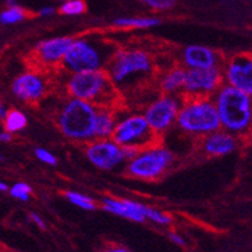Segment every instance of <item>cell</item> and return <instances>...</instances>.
Instances as JSON below:
<instances>
[{"label": "cell", "instance_id": "cell-1", "mask_svg": "<svg viewBox=\"0 0 252 252\" xmlns=\"http://www.w3.org/2000/svg\"><path fill=\"white\" fill-rule=\"evenodd\" d=\"M220 127L233 135H243L252 127V98L222 84L214 94Z\"/></svg>", "mask_w": 252, "mask_h": 252}, {"label": "cell", "instance_id": "cell-2", "mask_svg": "<svg viewBox=\"0 0 252 252\" xmlns=\"http://www.w3.org/2000/svg\"><path fill=\"white\" fill-rule=\"evenodd\" d=\"M98 106L70 96L57 113V126L67 139L88 143L95 139Z\"/></svg>", "mask_w": 252, "mask_h": 252}, {"label": "cell", "instance_id": "cell-3", "mask_svg": "<svg viewBox=\"0 0 252 252\" xmlns=\"http://www.w3.org/2000/svg\"><path fill=\"white\" fill-rule=\"evenodd\" d=\"M117 48L98 37L73 39L62 60V67L68 73L103 70Z\"/></svg>", "mask_w": 252, "mask_h": 252}, {"label": "cell", "instance_id": "cell-4", "mask_svg": "<svg viewBox=\"0 0 252 252\" xmlns=\"http://www.w3.org/2000/svg\"><path fill=\"white\" fill-rule=\"evenodd\" d=\"M66 92L72 98L87 100L98 107H112L117 98L116 87L103 70L70 73Z\"/></svg>", "mask_w": 252, "mask_h": 252}, {"label": "cell", "instance_id": "cell-5", "mask_svg": "<svg viewBox=\"0 0 252 252\" xmlns=\"http://www.w3.org/2000/svg\"><path fill=\"white\" fill-rule=\"evenodd\" d=\"M175 125L189 135L203 138L220 129V121L214 99L193 96L182 100Z\"/></svg>", "mask_w": 252, "mask_h": 252}, {"label": "cell", "instance_id": "cell-6", "mask_svg": "<svg viewBox=\"0 0 252 252\" xmlns=\"http://www.w3.org/2000/svg\"><path fill=\"white\" fill-rule=\"evenodd\" d=\"M152 58L143 49H117L107 64V71L115 87L126 88L150 76Z\"/></svg>", "mask_w": 252, "mask_h": 252}, {"label": "cell", "instance_id": "cell-7", "mask_svg": "<svg viewBox=\"0 0 252 252\" xmlns=\"http://www.w3.org/2000/svg\"><path fill=\"white\" fill-rule=\"evenodd\" d=\"M173 152L163 146L153 143L147 146L126 163V173L140 180H156L163 175L174 163Z\"/></svg>", "mask_w": 252, "mask_h": 252}, {"label": "cell", "instance_id": "cell-8", "mask_svg": "<svg viewBox=\"0 0 252 252\" xmlns=\"http://www.w3.org/2000/svg\"><path fill=\"white\" fill-rule=\"evenodd\" d=\"M156 136L146 117L142 113H133L117 120L111 139L121 147L134 146L142 150L156 143Z\"/></svg>", "mask_w": 252, "mask_h": 252}, {"label": "cell", "instance_id": "cell-9", "mask_svg": "<svg viewBox=\"0 0 252 252\" xmlns=\"http://www.w3.org/2000/svg\"><path fill=\"white\" fill-rule=\"evenodd\" d=\"M182 106V99L175 94H163L150 103L143 116L156 135L171 129L176 123L178 112Z\"/></svg>", "mask_w": 252, "mask_h": 252}, {"label": "cell", "instance_id": "cell-10", "mask_svg": "<svg viewBox=\"0 0 252 252\" xmlns=\"http://www.w3.org/2000/svg\"><path fill=\"white\" fill-rule=\"evenodd\" d=\"M224 83L221 67L213 68H187L182 93L187 98L210 96L215 94Z\"/></svg>", "mask_w": 252, "mask_h": 252}, {"label": "cell", "instance_id": "cell-11", "mask_svg": "<svg viewBox=\"0 0 252 252\" xmlns=\"http://www.w3.org/2000/svg\"><path fill=\"white\" fill-rule=\"evenodd\" d=\"M85 155L92 165L95 166L96 169L106 171L116 170L126 161L123 153V147L119 146L111 138L93 139L88 142Z\"/></svg>", "mask_w": 252, "mask_h": 252}, {"label": "cell", "instance_id": "cell-12", "mask_svg": "<svg viewBox=\"0 0 252 252\" xmlns=\"http://www.w3.org/2000/svg\"><path fill=\"white\" fill-rule=\"evenodd\" d=\"M222 77L226 85L252 98V53L232 57L222 68Z\"/></svg>", "mask_w": 252, "mask_h": 252}, {"label": "cell", "instance_id": "cell-13", "mask_svg": "<svg viewBox=\"0 0 252 252\" xmlns=\"http://www.w3.org/2000/svg\"><path fill=\"white\" fill-rule=\"evenodd\" d=\"M48 83L43 75L33 71L18 75L12 83V93L17 99L35 103L47 94Z\"/></svg>", "mask_w": 252, "mask_h": 252}, {"label": "cell", "instance_id": "cell-14", "mask_svg": "<svg viewBox=\"0 0 252 252\" xmlns=\"http://www.w3.org/2000/svg\"><path fill=\"white\" fill-rule=\"evenodd\" d=\"M102 207L108 213L130 220V221L144 222L147 220V213H148L150 206L131 201V199L104 197L102 199Z\"/></svg>", "mask_w": 252, "mask_h": 252}, {"label": "cell", "instance_id": "cell-15", "mask_svg": "<svg viewBox=\"0 0 252 252\" xmlns=\"http://www.w3.org/2000/svg\"><path fill=\"white\" fill-rule=\"evenodd\" d=\"M72 37L60 36L44 40L37 44L35 49V57L40 63L48 66H57L62 63V60L66 56L67 50L72 44Z\"/></svg>", "mask_w": 252, "mask_h": 252}, {"label": "cell", "instance_id": "cell-16", "mask_svg": "<svg viewBox=\"0 0 252 252\" xmlns=\"http://www.w3.org/2000/svg\"><path fill=\"white\" fill-rule=\"evenodd\" d=\"M186 68H213L220 67V57L215 50L203 45H188L182 53Z\"/></svg>", "mask_w": 252, "mask_h": 252}, {"label": "cell", "instance_id": "cell-17", "mask_svg": "<svg viewBox=\"0 0 252 252\" xmlns=\"http://www.w3.org/2000/svg\"><path fill=\"white\" fill-rule=\"evenodd\" d=\"M237 148L236 135L225 130H216L214 133L203 136L201 150L206 156L221 157L232 153Z\"/></svg>", "mask_w": 252, "mask_h": 252}, {"label": "cell", "instance_id": "cell-18", "mask_svg": "<svg viewBox=\"0 0 252 252\" xmlns=\"http://www.w3.org/2000/svg\"><path fill=\"white\" fill-rule=\"evenodd\" d=\"M117 123V117L112 107H98L96 111V127L95 139L111 138L115 126Z\"/></svg>", "mask_w": 252, "mask_h": 252}, {"label": "cell", "instance_id": "cell-19", "mask_svg": "<svg viewBox=\"0 0 252 252\" xmlns=\"http://www.w3.org/2000/svg\"><path fill=\"white\" fill-rule=\"evenodd\" d=\"M186 79V68L183 67H174L167 72L163 73V76L159 80V88L163 94H176L182 92Z\"/></svg>", "mask_w": 252, "mask_h": 252}, {"label": "cell", "instance_id": "cell-20", "mask_svg": "<svg viewBox=\"0 0 252 252\" xmlns=\"http://www.w3.org/2000/svg\"><path fill=\"white\" fill-rule=\"evenodd\" d=\"M113 25L121 29H151L158 26L159 20L153 17H123L115 20Z\"/></svg>", "mask_w": 252, "mask_h": 252}, {"label": "cell", "instance_id": "cell-21", "mask_svg": "<svg viewBox=\"0 0 252 252\" xmlns=\"http://www.w3.org/2000/svg\"><path fill=\"white\" fill-rule=\"evenodd\" d=\"M4 130L13 134L24 130L27 126V116L20 110H9L4 115Z\"/></svg>", "mask_w": 252, "mask_h": 252}, {"label": "cell", "instance_id": "cell-22", "mask_svg": "<svg viewBox=\"0 0 252 252\" xmlns=\"http://www.w3.org/2000/svg\"><path fill=\"white\" fill-rule=\"evenodd\" d=\"M66 198L68 202H71L72 205L77 206L81 210H87V211H93L95 210L96 205L94 202L93 198H90L87 194H83V193L76 192V190H67L66 192Z\"/></svg>", "mask_w": 252, "mask_h": 252}, {"label": "cell", "instance_id": "cell-23", "mask_svg": "<svg viewBox=\"0 0 252 252\" xmlns=\"http://www.w3.org/2000/svg\"><path fill=\"white\" fill-rule=\"evenodd\" d=\"M25 17H26L25 10L16 4V5L8 7L0 13V22L4 25H14L25 20Z\"/></svg>", "mask_w": 252, "mask_h": 252}, {"label": "cell", "instance_id": "cell-24", "mask_svg": "<svg viewBox=\"0 0 252 252\" xmlns=\"http://www.w3.org/2000/svg\"><path fill=\"white\" fill-rule=\"evenodd\" d=\"M87 10V4L84 0H64L61 5L60 12L64 16H79Z\"/></svg>", "mask_w": 252, "mask_h": 252}, {"label": "cell", "instance_id": "cell-25", "mask_svg": "<svg viewBox=\"0 0 252 252\" xmlns=\"http://www.w3.org/2000/svg\"><path fill=\"white\" fill-rule=\"evenodd\" d=\"M9 193L10 196L20 199V201H29L31 197V193H32V189H31V187L27 183L20 182L16 183L13 187H10Z\"/></svg>", "mask_w": 252, "mask_h": 252}, {"label": "cell", "instance_id": "cell-26", "mask_svg": "<svg viewBox=\"0 0 252 252\" xmlns=\"http://www.w3.org/2000/svg\"><path fill=\"white\" fill-rule=\"evenodd\" d=\"M152 9L167 10L175 5V0H139Z\"/></svg>", "mask_w": 252, "mask_h": 252}, {"label": "cell", "instance_id": "cell-27", "mask_svg": "<svg viewBox=\"0 0 252 252\" xmlns=\"http://www.w3.org/2000/svg\"><path fill=\"white\" fill-rule=\"evenodd\" d=\"M35 156H36V158L39 161L47 163V165L54 166L57 163V157L52 152L45 150V148H36L35 150Z\"/></svg>", "mask_w": 252, "mask_h": 252}, {"label": "cell", "instance_id": "cell-28", "mask_svg": "<svg viewBox=\"0 0 252 252\" xmlns=\"http://www.w3.org/2000/svg\"><path fill=\"white\" fill-rule=\"evenodd\" d=\"M138 152H139V148H136V147L134 146L123 147V153L126 161H129V159H131L133 157H135V155Z\"/></svg>", "mask_w": 252, "mask_h": 252}, {"label": "cell", "instance_id": "cell-29", "mask_svg": "<svg viewBox=\"0 0 252 252\" xmlns=\"http://www.w3.org/2000/svg\"><path fill=\"white\" fill-rule=\"evenodd\" d=\"M30 218H31V220L33 221V224H35L37 228L43 229V230L47 228V225H45V221H44V219L40 215H37V214H35V213H31Z\"/></svg>", "mask_w": 252, "mask_h": 252}, {"label": "cell", "instance_id": "cell-30", "mask_svg": "<svg viewBox=\"0 0 252 252\" xmlns=\"http://www.w3.org/2000/svg\"><path fill=\"white\" fill-rule=\"evenodd\" d=\"M169 238L170 241L173 243H175V245L178 246H186V241H184V238H183L180 234H178V233H169Z\"/></svg>", "mask_w": 252, "mask_h": 252}, {"label": "cell", "instance_id": "cell-31", "mask_svg": "<svg viewBox=\"0 0 252 252\" xmlns=\"http://www.w3.org/2000/svg\"><path fill=\"white\" fill-rule=\"evenodd\" d=\"M100 252H130L129 250L123 247V246H110V247H106L104 250H102Z\"/></svg>", "mask_w": 252, "mask_h": 252}, {"label": "cell", "instance_id": "cell-32", "mask_svg": "<svg viewBox=\"0 0 252 252\" xmlns=\"http://www.w3.org/2000/svg\"><path fill=\"white\" fill-rule=\"evenodd\" d=\"M54 13H56V10H54L53 7H44L40 9V16L43 17H50L53 16Z\"/></svg>", "mask_w": 252, "mask_h": 252}, {"label": "cell", "instance_id": "cell-33", "mask_svg": "<svg viewBox=\"0 0 252 252\" xmlns=\"http://www.w3.org/2000/svg\"><path fill=\"white\" fill-rule=\"evenodd\" d=\"M0 140L1 142H9V140H12V134L4 130L3 133H0Z\"/></svg>", "mask_w": 252, "mask_h": 252}, {"label": "cell", "instance_id": "cell-34", "mask_svg": "<svg viewBox=\"0 0 252 252\" xmlns=\"http://www.w3.org/2000/svg\"><path fill=\"white\" fill-rule=\"evenodd\" d=\"M8 189L9 188H8L7 184L0 180V192H5V190H8Z\"/></svg>", "mask_w": 252, "mask_h": 252}, {"label": "cell", "instance_id": "cell-35", "mask_svg": "<svg viewBox=\"0 0 252 252\" xmlns=\"http://www.w3.org/2000/svg\"><path fill=\"white\" fill-rule=\"evenodd\" d=\"M5 112H7V111H5V108H4L3 103L0 102V119H3L4 115H5Z\"/></svg>", "mask_w": 252, "mask_h": 252}, {"label": "cell", "instance_id": "cell-36", "mask_svg": "<svg viewBox=\"0 0 252 252\" xmlns=\"http://www.w3.org/2000/svg\"><path fill=\"white\" fill-rule=\"evenodd\" d=\"M4 157H3V155H1V153H0V161H1V159H3Z\"/></svg>", "mask_w": 252, "mask_h": 252}, {"label": "cell", "instance_id": "cell-37", "mask_svg": "<svg viewBox=\"0 0 252 252\" xmlns=\"http://www.w3.org/2000/svg\"><path fill=\"white\" fill-rule=\"evenodd\" d=\"M0 127H1V123H0Z\"/></svg>", "mask_w": 252, "mask_h": 252}, {"label": "cell", "instance_id": "cell-38", "mask_svg": "<svg viewBox=\"0 0 252 252\" xmlns=\"http://www.w3.org/2000/svg\"><path fill=\"white\" fill-rule=\"evenodd\" d=\"M63 1H64V0H63Z\"/></svg>", "mask_w": 252, "mask_h": 252}]
</instances>
